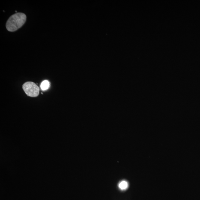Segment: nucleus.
<instances>
[{
  "label": "nucleus",
  "instance_id": "obj_1",
  "mask_svg": "<svg viewBox=\"0 0 200 200\" xmlns=\"http://www.w3.org/2000/svg\"><path fill=\"white\" fill-rule=\"evenodd\" d=\"M26 20V16L25 13H16L9 18L6 23V28L11 32L15 31L24 24Z\"/></svg>",
  "mask_w": 200,
  "mask_h": 200
},
{
  "label": "nucleus",
  "instance_id": "obj_4",
  "mask_svg": "<svg viewBox=\"0 0 200 200\" xmlns=\"http://www.w3.org/2000/svg\"><path fill=\"white\" fill-rule=\"evenodd\" d=\"M119 186L120 188L122 189V190H125V189L127 188L128 187V183L125 181H123L119 183Z\"/></svg>",
  "mask_w": 200,
  "mask_h": 200
},
{
  "label": "nucleus",
  "instance_id": "obj_3",
  "mask_svg": "<svg viewBox=\"0 0 200 200\" xmlns=\"http://www.w3.org/2000/svg\"><path fill=\"white\" fill-rule=\"evenodd\" d=\"M49 85H50V84H49V81L45 80L42 83L41 85H40V88L42 90L45 91V90H47L48 89Z\"/></svg>",
  "mask_w": 200,
  "mask_h": 200
},
{
  "label": "nucleus",
  "instance_id": "obj_2",
  "mask_svg": "<svg viewBox=\"0 0 200 200\" xmlns=\"http://www.w3.org/2000/svg\"><path fill=\"white\" fill-rule=\"evenodd\" d=\"M22 88L29 97H37L40 94V88L37 84L32 82H25L22 86Z\"/></svg>",
  "mask_w": 200,
  "mask_h": 200
}]
</instances>
